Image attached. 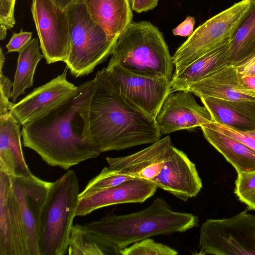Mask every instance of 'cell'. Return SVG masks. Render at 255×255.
Returning a JSON list of instances; mask_svg holds the SVG:
<instances>
[{"instance_id":"1","label":"cell","mask_w":255,"mask_h":255,"mask_svg":"<svg viewBox=\"0 0 255 255\" xmlns=\"http://www.w3.org/2000/svg\"><path fill=\"white\" fill-rule=\"evenodd\" d=\"M95 77L80 86L65 103L22 126L23 144L48 165L67 170L101 153L93 140L90 108Z\"/></svg>"},{"instance_id":"2","label":"cell","mask_w":255,"mask_h":255,"mask_svg":"<svg viewBox=\"0 0 255 255\" xmlns=\"http://www.w3.org/2000/svg\"><path fill=\"white\" fill-rule=\"evenodd\" d=\"M90 108V127L94 144L101 153L153 143L161 133L155 119L124 95L106 68L96 74Z\"/></svg>"},{"instance_id":"3","label":"cell","mask_w":255,"mask_h":255,"mask_svg":"<svg viewBox=\"0 0 255 255\" xmlns=\"http://www.w3.org/2000/svg\"><path fill=\"white\" fill-rule=\"evenodd\" d=\"M197 216L174 211L162 198L147 208L126 215H107L86 224V229L105 243L109 255H120L130 245L151 237L183 233L198 225Z\"/></svg>"},{"instance_id":"4","label":"cell","mask_w":255,"mask_h":255,"mask_svg":"<svg viewBox=\"0 0 255 255\" xmlns=\"http://www.w3.org/2000/svg\"><path fill=\"white\" fill-rule=\"evenodd\" d=\"M135 74L171 81L174 63L163 34L147 21L132 22L120 35L108 66Z\"/></svg>"},{"instance_id":"5","label":"cell","mask_w":255,"mask_h":255,"mask_svg":"<svg viewBox=\"0 0 255 255\" xmlns=\"http://www.w3.org/2000/svg\"><path fill=\"white\" fill-rule=\"evenodd\" d=\"M80 193L78 178L73 170L51 182L40 217L39 255L67 254Z\"/></svg>"},{"instance_id":"6","label":"cell","mask_w":255,"mask_h":255,"mask_svg":"<svg viewBox=\"0 0 255 255\" xmlns=\"http://www.w3.org/2000/svg\"><path fill=\"white\" fill-rule=\"evenodd\" d=\"M66 10L71 44L66 67L77 78L89 74L106 61L117 40H110L104 30L91 19L81 0Z\"/></svg>"},{"instance_id":"7","label":"cell","mask_w":255,"mask_h":255,"mask_svg":"<svg viewBox=\"0 0 255 255\" xmlns=\"http://www.w3.org/2000/svg\"><path fill=\"white\" fill-rule=\"evenodd\" d=\"M198 248L199 255H255V216L245 211L207 220L200 228Z\"/></svg>"},{"instance_id":"8","label":"cell","mask_w":255,"mask_h":255,"mask_svg":"<svg viewBox=\"0 0 255 255\" xmlns=\"http://www.w3.org/2000/svg\"><path fill=\"white\" fill-rule=\"evenodd\" d=\"M250 0H243L198 26L177 49L172 60L180 73L193 61L229 40L233 30L247 11Z\"/></svg>"},{"instance_id":"9","label":"cell","mask_w":255,"mask_h":255,"mask_svg":"<svg viewBox=\"0 0 255 255\" xmlns=\"http://www.w3.org/2000/svg\"><path fill=\"white\" fill-rule=\"evenodd\" d=\"M31 10L40 48L47 63H66L71 48L67 11L51 0H32Z\"/></svg>"},{"instance_id":"10","label":"cell","mask_w":255,"mask_h":255,"mask_svg":"<svg viewBox=\"0 0 255 255\" xmlns=\"http://www.w3.org/2000/svg\"><path fill=\"white\" fill-rule=\"evenodd\" d=\"M10 178L21 214L28 255H39L40 217L51 182L33 174L27 177L10 176Z\"/></svg>"},{"instance_id":"11","label":"cell","mask_w":255,"mask_h":255,"mask_svg":"<svg viewBox=\"0 0 255 255\" xmlns=\"http://www.w3.org/2000/svg\"><path fill=\"white\" fill-rule=\"evenodd\" d=\"M106 70L124 95L152 118H156L171 92L170 81L135 74L118 65H108Z\"/></svg>"},{"instance_id":"12","label":"cell","mask_w":255,"mask_h":255,"mask_svg":"<svg viewBox=\"0 0 255 255\" xmlns=\"http://www.w3.org/2000/svg\"><path fill=\"white\" fill-rule=\"evenodd\" d=\"M67 69L13 104L11 112L21 126L47 114L75 94L78 86L67 80Z\"/></svg>"},{"instance_id":"13","label":"cell","mask_w":255,"mask_h":255,"mask_svg":"<svg viewBox=\"0 0 255 255\" xmlns=\"http://www.w3.org/2000/svg\"><path fill=\"white\" fill-rule=\"evenodd\" d=\"M155 122L162 134L190 130L214 121L205 106L199 105L188 90L171 92L164 101Z\"/></svg>"},{"instance_id":"14","label":"cell","mask_w":255,"mask_h":255,"mask_svg":"<svg viewBox=\"0 0 255 255\" xmlns=\"http://www.w3.org/2000/svg\"><path fill=\"white\" fill-rule=\"evenodd\" d=\"M0 255H28L20 209L10 176L0 171Z\"/></svg>"},{"instance_id":"15","label":"cell","mask_w":255,"mask_h":255,"mask_svg":"<svg viewBox=\"0 0 255 255\" xmlns=\"http://www.w3.org/2000/svg\"><path fill=\"white\" fill-rule=\"evenodd\" d=\"M149 181L184 201L196 196L202 188L195 164L175 147L159 175Z\"/></svg>"},{"instance_id":"16","label":"cell","mask_w":255,"mask_h":255,"mask_svg":"<svg viewBox=\"0 0 255 255\" xmlns=\"http://www.w3.org/2000/svg\"><path fill=\"white\" fill-rule=\"evenodd\" d=\"M169 136L133 154L123 157H107L110 167L134 178L150 181L159 175L174 148Z\"/></svg>"},{"instance_id":"17","label":"cell","mask_w":255,"mask_h":255,"mask_svg":"<svg viewBox=\"0 0 255 255\" xmlns=\"http://www.w3.org/2000/svg\"><path fill=\"white\" fill-rule=\"evenodd\" d=\"M157 187L148 180L134 178L118 186L79 198L76 216H85L109 206L142 203L155 193Z\"/></svg>"},{"instance_id":"18","label":"cell","mask_w":255,"mask_h":255,"mask_svg":"<svg viewBox=\"0 0 255 255\" xmlns=\"http://www.w3.org/2000/svg\"><path fill=\"white\" fill-rule=\"evenodd\" d=\"M186 90L200 98L214 97L230 101L255 102V93L240 83L236 66L229 65L189 86Z\"/></svg>"},{"instance_id":"19","label":"cell","mask_w":255,"mask_h":255,"mask_svg":"<svg viewBox=\"0 0 255 255\" xmlns=\"http://www.w3.org/2000/svg\"><path fill=\"white\" fill-rule=\"evenodd\" d=\"M20 125L11 111L0 115V171L9 176L32 174L22 149Z\"/></svg>"},{"instance_id":"20","label":"cell","mask_w":255,"mask_h":255,"mask_svg":"<svg viewBox=\"0 0 255 255\" xmlns=\"http://www.w3.org/2000/svg\"><path fill=\"white\" fill-rule=\"evenodd\" d=\"M91 19L111 40H118L132 18L131 0H81Z\"/></svg>"},{"instance_id":"21","label":"cell","mask_w":255,"mask_h":255,"mask_svg":"<svg viewBox=\"0 0 255 255\" xmlns=\"http://www.w3.org/2000/svg\"><path fill=\"white\" fill-rule=\"evenodd\" d=\"M214 122L242 130L255 129V102L201 97Z\"/></svg>"},{"instance_id":"22","label":"cell","mask_w":255,"mask_h":255,"mask_svg":"<svg viewBox=\"0 0 255 255\" xmlns=\"http://www.w3.org/2000/svg\"><path fill=\"white\" fill-rule=\"evenodd\" d=\"M229 41L198 58L178 74L173 75L171 81V92L186 90L192 84L218 69L231 65Z\"/></svg>"},{"instance_id":"23","label":"cell","mask_w":255,"mask_h":255,"mask_svg":"<svg viewBox=\"0 0 255 255\" xmlns=\"http://www.w3.org/2000/svg\"><path fill=\"white\" fill-rule=\"evenodd\" d=\"M206 139L240 172H255V151L241 141L206 127H201Z\"/></svg>"},{"instance_id":"24","label":"cell","mask_w":255,"mask_h":255,"mask_svg":"<svg viewBox=\"0 0 255 255\" xmlns=\"http://www.w3.org/2000/svg\"><path fill=\"white\" fill-rule=\"evenodd\" d=\"M229 53L230 64L236 67L255 54V0L230 35Z\"/></svg>"},{"instance_id":"25","label":"cell","mask_w":255,"mask_h":255,"mask_svg":"<svg viewBox=\"0 0 255 255\" xmlns=\"http://www.w3.org/2000/svg\"><path fill=\"white\" fill-rule=\"evenodd\" d=\"M43 57L37 38L31 39L19 52L13 82L11 99L15 102L25 90L33 85V77L38 62Z\"/></svg>"},{"instance_id":"26","label":"cell","mask_w":255,"mask_h":255,"mask_svg":"<svg viewBox=\"0 0 255 255\" xmlns=\"http://www.w3.org/2000/svg\"><path fill=\"white\" fill-rule=\"evenodd\" d=\"M67 254L69 255H109L103 241L88 231L85 226L73 225L70 234Z\"/></svg>"},{"instance_id":"27","label":"cell","mask_w":255,"mask_h":255,"mask_svg":"<svg viewBox=\"0 0 255 255\" xmlns=\"http://www.w3.org/2000/svg\"><path fill=\"white\" fill-rule=\"evenodd\" d=\"M133 179L134 178L120 173L118 169L105 167L88 183L80 193L79 198L118 186Z\"/></svg>"},{"instance_id":"28","label":"cell","mask_w":255,"mask_h":255,"mask_svg":"<svg viewBox=\"0 0 255 255\" xmlns=\"http://www.w3.org/2000/svg\"><path fill=\"white\" fill-rule=\"evenodd\" d=\"M178 252L149 238L135 242L122 250L121 255H176Z\"/></svg>"},{"instance_id":"29","label":"cell","mask_w":255,"mask_h":255,"mask_svg":"<svg viewBox=\"0 0 255 255\" xmlns=\"http://www.w3.org/2000/svg\"><path fill=\"white\" fill-rule=\"evenodd\" d=\"M235 193L249 209L255 210V172L238 173Z\"/></svg>"},{"instance_id":"30","label":"cell","mask_w":255,"mask_h":255,"mask_svg":"<svg viewBox=\"0 0 255 255\" xmlns=\"http://www.w3.org/2000/svg\"><path fill=\"white\" fill-rule=\"evenodd\" d=\"M202 126L213 129L236 139L255 151V129L242 131L216 122L208 123Z\"/></svg>"},{"instance_id":"31","label":"cell","mask_w":255,"mask_h":255,"mask_svg":"<svg viewBox=\"0 0 255 255\" xmlns=\"http://www.w3.org/2000/svg\"><path fill=\"white\" fill-rule=\"evenodd\" d=\"M16 0H0V39H4L8 29L15 23L14 9Z\"/></svg>"},{"instance_id":"32","label":"cell","mask_w":255,"mask_h":255,"mask_svg":"<svg viewBox=\"0 0 255 255\" xmlns=\"http://www.w3.org/2000/svg\"><path fill=\"white\" fill-rule=\"evenodd\" d=\"M3 68L0 67V115L11 111L14 104L9 101L12 95L13 82L3 74Z\"/></svg>"},{"instance_id":"33","label":"cell","mask_w":255,"mask_h":255,"mask_svg":"<svg viewBox=\"0 0 255 255\" xmlns=\"http://www.w3.org/2000/svg\"><path fill=\"white\" fill-rule=\"evenodd\" d=\"M32 35L31 32L23 31L22 30L18 33H13L9 42L6 45L8 52H19L31 40Z\"/></svg>"},{"instance_id":"34","label":"cell","mask_w":255,"mask_h":255,"mask_svg":"<svg viewBox=\"0 0 255 255\" xmlns=\"http://www.w3.org/2000/svg\"><path fill=\"white\" fill-rule=\"evenodd\" d=\"M195 23V18L188 16L184 21L172 30V33L174 35L189 37L194 31Z\"/></svg>"},{"instance_id":"35","label":"cell","mask_w":255,"mask_h":255,"mask_svg":"<svg viewBox=\"0 0 255 255\" xmlns=\"http://www.w3.org/2000/svg\"><path fill=\"white\" fill-rule=\"evenodd\" d=\"M159 0H131L132 9L137 13L152 10L158 5Z\"/></svg>"},{"instance_id":"36","label":"cell","mask_w":255,"mask_h":255,"mask_svg":"<svg viewBox=\"0 0 255 255\" xmlns=\"http://www.w3.org/2000/svg\"><path fill=\"white\" fill-rule=\"evenodd\" d=\"M236 67L239 75L255 76V54Z\"/></svg>"},{"instance_id":"37","label":"cell","mask_w":255,"mask_h":255,"mask_svg":"<svg viewBox=\"0 0 255 255\" xmlns=\"http://www.w3.org/2000/svg\"><path fill=\"white\" fill-rule=\"evenodd\" d=\"M241 84L248 90L255 93V76L251 75H239Z\"/></svg>"},{"instance_id":"38","label":"cell","mask_w":255,"mask_h":255,"mask_svg":"<svg viewBox=\"0 0 255 255\" xmlns=\"http://www.w3.org/2000/svg\"><path fill=\"white\" fill-rule=\"evenodd\" d=\"M58 7L66 10L71 5L75 3L78 0H51Z\"/></svg>"},{"instance_id":"39","label":"cell","mask_w":255,"mask_h":255,"mask_svg":"<svg viewBox=\"0 0 255 255\" xmlns=\"http://www.w3.org/2000/svg\"></svg>"}]
</instances>
